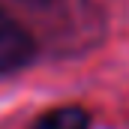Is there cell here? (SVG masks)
I'll return each mask as SVG.
<instances>
[{"instance_id": "3", "label": "cell", "mask_w": 129, "mask_h": 129, "mask_svg": "<svg viewBox=\"0 0 129 129\" xmlns=\"http://www.w3.org/2000/svg\"><path fill=\"white\" fill-rule=\"evenodd\" d=\"M24 3H51V0H24Z\"/></svg>"}, {"instance_id": "1", "label": "cell", "mask_w": 129, "mask_h": 129, "mask_svg": "<svg viewBox=\"0 0 129 129\" xmlns=\"http://www.w3.org/2000/svg\"><path fill=\"white\" fill-rule=\"evenodd\" d=\"M36 42L12 15L0 12V75L18 72L33 60Z\"/></svg>"}, {"instance_id": "2", "label": "cell", "mask_w": 129, "mask_h": 129, "mask_svg": "<svg viewBox=\"0 0 129 129\" xmlns=\"http://www.w3.org/2000/svg\"><path fill=\"white\" fill-rule=\"evenodd\" d=\"M87 126H90V114L78 105H66V108L48 111L36 129H87Z\"/></svg>"}]
</instances>
